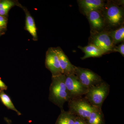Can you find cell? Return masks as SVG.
Segmentation results:
<instances>
[{
  "label": "cell",
  "mask_w": 124,
  "mask_h": 124,
  "mask_svg": "<svg viewBox=\"0 0 124 124\" xmlns=\"http://www.w3.org/2000/svg\"><path fill=\"white\" fill-rule=\"evenodd\" d=\"M124 0L106 1L103 14L107 29L113 30L124 24Z\"/></svg>",
  "instance_id": "cell-1"
},
{
  "label": "cell",
  "mask_w": 124,
  "mask_h": 124,
  "mask_svg": "<svg viewBox=\"0 0 124 124\" xmlns=\"http://www.w3.org/2000/svg\"><path fill=\"white\" fill-rule=\"evenodd\" d=\"M49 99L50 102L63 110V105L70 100L65 85V76L63 74L52 77L49 89Z\"/></svg>",
  "instance_id": "cell-2"
},
{
  "label": "cell",
  "mask_w": 124,
  "mask_h": 124,
  "mask_svg": "<svg viewBox=\"0 0 124 124\" xmlns=\"http://www.w3.org/2000/svg\"><path fill=\"white\" fill-rule=\"evenodd\" d=\"M110 89V85L103 81L89 88L84 98L93 106L102 108L103 102L109 94Z\"/></svg>",
  "instance_id": "cell-3"
},
{
  "label": "cell",
  "mask_w": 124,
  "mask_h": 124,
  "mask_svg": "<svg viewBox=\"0 0 124 124\" xmlns=\"http://www.w3.org/2000/svg\"><path fill=\"white\" fill-rule=\"evenodd\" d=\"M68 102V111L85 121L88 118L94 108L82 97L70 99Z\"/></svg>",
  "instance_id": "cell-4"
},
{
  "label": "cell",
  "mask_w": 124,
  "mask_h": 124,
  "mask_svg": "<svg viewBox=\"0 0 124 124\" xmlns=\"http://www.w3.org/2000/svg\"><path fill=\"white\" fill-rule=\"evenodd\" d=\"M89 44L97 46L104 54L112 52L115 46L109 35V31L106 30L99 33L90 35Z\"/></svg>",
  "instance_id": "cell-5"
},
{
  "label": "cell",
  "mask_w": 124,
  "mask_h": 124,
  "mask_svg": "<svg viewBox=\"0 0 124 124\" xmlns=\"http://www.w3.org/2000/svg\"><path fill=\"white\" fill-rule=\"evenodd\" d=\"M75 75L84 86L89 88L103 81L101 77L89 69L75 67Z\"/></svg>",
  "instance_id": "cell-6"
},
{
  "label": "cell",
  "mask_w": 124,
  "mask_h": 124,
  "mask_svg": "<svg viewBox=\"0 0 124 124\" xmlns=\"http://www.w3.org/2000/svg\"><path fill=\"white\" fill-rule=\"evenodd\" d=\"M65 85L70 100L82 97L88 90V88L81 83L75 74L65 76Z\"/></svg>",
  "instance_id": "cell-7"
},
{
  "label": "cell",
  "mask_w": 124,
  "mask_h": 124,
  "mask_svg": "<svg viewBox=\"0 0 124 124\" xmlns=\"http://www.w3.org/2000/svg\"><path fill=\"white\" fill-rule=\"evenodd\" d=\"M90 25V35L99 33L107 30L105 20L101 10H94L85 15Z\"/></svg>",
  "instance_id": "cell-8"
},
{
  "label": "cell",
  "mask_w": 124,
  "mask_h": 124,
  "mask_svg": "<svg viewBox=\"0 0 124 124\" xmlns=\"http://www.w3.org/2000/svg\"><path fill=\"white\" fill-rule=\"evenodd\" d=\"M45 66L51 72L52 77L62 74L57 55L52 47L49 48L46 51Z\"/></svg>",
  "instance_id": "cell-9"
},
{
  "label": "cell",
  "mask_w": 124,
  "mask_h": 124,
  "mask_svg": "<svg viewBox=\"0 0 124 124\" xmlns=\"http://www.w3.org/2000/svg\"><path fill=\"white\" fill-rule=\"evenodd\" d=\"M53 48L57 55L62 74L65 76L75 74V66L71 63L62 48L59 46Z\"/></svg>",
  "instance_id": "cell-10"
},
{
  "label": "cell",
  "mask_w": 124,
  "mask_h": 124,
  "mask_svg": "<svg viewBox=\"0 0 124 124\" xmlns=\"http://www.w3.org/2000/svg\"><path fill=\"white\" fill-rule=\"evenodd\" d=\"M79 8L84 15L94 10L103 11L106 1L103 0H78Z\"/></svg>",
  "instance_id": "cell-11"
},
{
  "label": "cell",
  "mask_w": 124,
  "mask_h": 124,
  "mask_svg": "<svg viewBox=\"0 0 124 124\" xmlns=\"http://www.w3.org/2000/svg\"><path fill=\"white\" fill-rule=\"evenodd\" d=\"M78 48L82 50L85 53V55L81 58L82 60L91 57H100L104 54L103 52L95 45L89 44L86 46H79Z\"/></svg>",
  "instance_id": "cell-12"
},
{
  "label": "cell",
  "mask_w": 124,
  "mask_h": 124,
  "mask_svg": "<svg viewBox=\"0 0 124 124\" xmlns=\"http://www.w3.org/2000/svg\"><path fill=\"white\" fill-rule=\"evenodd\" d=\"M85 121L87 124H105V118L102 108L94 107Z\"/></svg>",
  "instance_id": "cell-13"
},
{
  "label": "cell",
  "mask_w": 124,
  "mask_h": 124,
  "mask_svg": "<svg viewBox=\"0 0 124 124\" xmlns=\"http://www.w3.org/2000/svg\"><path fill=\"white\" fill-rule=\"evenodd\" d=\"M109 35L112 38L115 46L120 42L124 41V24L119 27L113 30H108Z\"/></svg>",
  "instance_id": "cell-14"
},
{
  "label": "cell",
  "mask_w": 124,
  "mask_h": 124,
  "mask_svg": "<svg viewBox=\"0 0 124 124\" xmlns=\"http://www.w3.org/2000/svg\"><path fill=\"white\" fill-rule=\"evenodd\" d=\"M55 124H74L76 116L71 114L68 111H61Z\"/></svg>",
  "instance_id": "cell-15"
},
{
  "label": "cell",
  "mask_w": 124,
  "mask_h": 124,
  "mask_svg": "<svg viewBox=\"0 0 124 124\" xmlns=\"http://www.w3.org/2000/svg\"><path fill=\"white\" fill-rule=\"evenodd\" d=\"M26 27L27 31L33 37V40H37V32L35 23L33 17L28 12H26Z\"/></svg>",
  "instance_id": "cell-16"
},
{
  "label": "cell",
  "mask_w": 124,
  "mask_h": 124,
  "mask_svg": "<svg viewBox=\"0 0 124 124\" xmlns=\"http://www.w3.org/2000/svg\"><path fill=\"white\" fill-rule=\"evenodd\" d=\"M0 99L3 104L8 109L15 111L18 115L20 116L22 115L21 112L16 108L10 97L6 94L3 90H0Z\"/></svg>",
  "instance_id": "cell-17"
},
{
  "label": "cell",
  "mask_w": 124,
  "mask_h": 124,
  "mask_svg": "<svg viewBox=\"0 0 124 124\" xmlns=\"http://www.w3.org/2000/svg\"><path fill=\"white\" fill-rule=\"evenodd\" d=\"M14 5L11 1L5 0L0 2V9H3L11 8Z\"/></svg>",
  "instance_id": "cell-18"
},
{
  "label": "cell",
  "mask_w": 124,
  "mask_h": 124,
  "mask_svg": "<svg viewBox=\"0 0 124 124\" xmlns=\"http://www.w3.org/2000/svg\"><path fill=\"white\" fill-rule=\"evenodd\" d=\"M112 52H117L120 53L123 57H124V42H122L121 44L118 46H115L113 49Z\"/></svg>",
  "instance_id": "cell-19"
},
{
  "label": "cell",
  "mask_w": 124,
  "mask_h": 124,
  "mask_svg": "<svg viewBox=\"0 0 124 124\" xmlns=\"http://www.w3.org/2000/svg\"><path fill=\"white\" fill-rule=\"evenodd\" d=\"M7 19L4 16L0 15V27L1 28L5 27L7 24Z\"/></svg>",
  "instance_id": "cell-20"
},
{
  "label": "cell",
  "mask_w": 124,
  "mask_h": 124,
  "mask_svg": "<svg viewBox=\"0 0 124 124\" xmlns=\"http://www.w3.org/2000/svg\"><path fill=\"white\" fill-rule=\"evenodd\" d=\"M74 124H87L85 120L80 117L76 116Z\"/></svg>",
  "instance_id": "cell-21"
},
{
  "label": "cell",
  "mask_w": 124,
  "mask_h": 124,
  "mask_svg": "<svg viewBox=\"0 0 124 124\" xmlns=\"http://www.w3.org/2000/svg\"><path fill=\"white\" fill-rule=\"evenodd\" d=\"M10 8H6L0 9V15L4 16L7 15Z\"/></svg>",
  "instance_id": "cell-22"
},
{
  "label": "cell",
  "mask_w": 124,
  "mask_h": 124,
  "mask_svg": "<svg viewBox=\"0 0 124 124\" xmlns=\"http://www.w3.org/2000/svg\"><path fill=\"white\" fill-rule=\"evenodd\" d=\"M0 90H3V91L4 90H7V85L1 80L0 78Z\"/></svg>",
  "instance_id": "cell-23"
},
{
  "label": "cell",
  "mask_w": 124,
  "mask_h": 124,
  "mask_svg": "<svg viewBox=\"0 0 124 124\" xmlns=\"http://www.w3.org/2000/svg\"><path fill=\"white\" fill-rule=\"evenodd\" d=\"M1 28L0 27V31L1 30Z\"/></svg>",
  "instance_id": "cell-24"
}]
</instances>
